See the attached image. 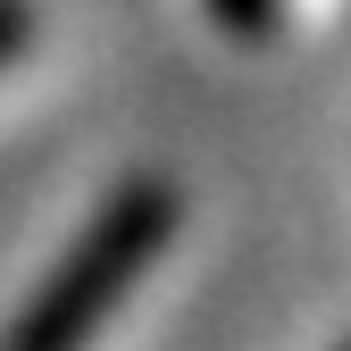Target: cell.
Wrapping results in <instances>:
<instances>
[{"label":"cell","instance_id":"cell-2","mask_svg":"<svg viewBox=\"0 0 351 351\" xmlns=\"http://www.w3.org/2000/svg\"><path fill=\"white\" fill-rule=\"evenodd\" d=\"M25 42H34V9H25V0H0V67H9Z\"/></svg>","mask_w":351,"mask_h":351},{"label":"cell","instance_id":"cell-1","mask_svg":"<svg viewBox=\"0 0 351 351\" xmlns=\"http://www.w3.org/2000/svg\"><path fill=\"white\" fill-rule=\"evenodd\" d=\"M176 217H184V201H176L167 176H125L93 209V226L59 251V268L25 293V310L9 318L0 351H93L101 326L117 318V301L134 293L159 268V251L176 243Z\"/></svg>","mask_w":351,"mask_h":351},{"label":"cell","instance_id":"cell-3","mask_svg":"<svg viewBox=\"0 0 351 351\" xmlns=\"http://www.w3.org/2000/svg\"><path fill=\"white\" fill-rule=\"evenodd\" d=\"M343 351H351V343H343Z\"/></svg>","mask_w":351,"mask_h":351}]
</instances>
